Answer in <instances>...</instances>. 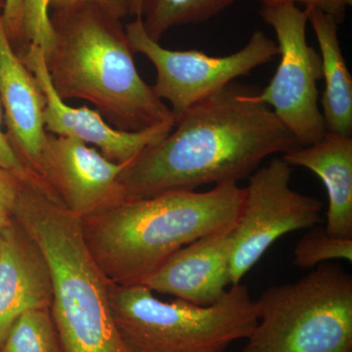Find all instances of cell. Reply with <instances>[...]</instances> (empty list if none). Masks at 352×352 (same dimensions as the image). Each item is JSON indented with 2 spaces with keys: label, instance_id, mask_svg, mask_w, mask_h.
Here are the masks:
<instances>
[{
  "label": "cell",
  "instance_id": "6da1fadb",
  "mask_svg": "<svg viewBox=\"0 0 352 352\" xmlns=\"http://www.w3.org/2000/svg\"><path fill=\"white\" fill-rule=\"evenodd\" d=\"M258 90L235 80L190 107L163 140L120 173L126 200L238 184L266 157L300 147L273 111L256 100Z\"/></svg>",
  "mask_w": 352,
  "mask_h": 352
},
{
  "label": "cell",
  "instance_id": "7a4b0ae2",
  "mask_svg": "<svg viewBox=\"0 0 352 352\" xmlns=\"http://www.w3.org/2000/svg\"><path fill=\"white\" fill-rule=\"evenodd\" d=\"M50 22L54 41L44 59L60 98L88 102L122 131L175 124L170 109L139 74L115 9L85 2L52 10Z\"/></svg>",
  "mask_w": 352,
  "mask_h": 352
},
{
  "label": "cell",
  "instance_id": "3957f363",
  "mask_svg": "<svg viewBox=\"0 0 352 352\" xmlns=\"http://www.w3.org/2000/svg\"><path fill=\"white\" fill-rule=\"evenodd\" d=\"M245 198V188L226 183L205 192L175 190L126 200L82 219L83 239L110 283L142 285L178 250L232 230Z\"/></svg>",
  "mask_w": 352,
  "mask_h": 352
},
{
  "label": "cell",
  "instance_id": "277c9868",
  "mask_svg": "<svg viewBox=\"0 0 352 352\" xmlns=\"http://www.w3.org/2000/svg\"><path fill=\"white\" fill-rule=\"evenodd\" d=\"M14 219L50 265L51 312L67 352H131L118 332L109 302L110 281L83 239L82 219L36 182L21 191Z\"/></svg>",
  "mask_w": 352,
  "mask_h": 352
},
{
  "label": "cell",
  "instance_id": "5b68a950",
  "mask_svg": "<svg viewBox=\"0 0 352 352\" xmlns=\"http://www.w3.org/2000/svg\"><path fill=\"white\" fill-rule=\"evenodd\" d=\"M109 302L131 352H224L236 340L248 339L258 320L256 300L241 284L210 307L164 302L144 285L110 283Z\"/></svg>",
  "mask_w": 352,
  "mask_h": 352
},
{
  "label": "cell",
  "instance_id": "8992f818",
  "mask_svg": "<svg viewBox=\"0 0 352 352\" xmlns=\"http://www.w3.org/2000/svg\"><path fill=\"white\" fill-rule=\"evenodd\" d=\"M256 305L243 352H352V277L339 264L271 287Z\"/></svg>",
  "mask_w": 352,
  "mask_h": 352
},
{
  "label": "cell",
  "instance_id": "52a82bcc",
  "mask_svg": "<svg viewBox=\"0 0 352 352\" xmlns=\"http://www.w3.org/2000/svg\"><path fill=\"white\" fill-rule=\"evenodd\" d=\"M259 15L274 30L281 59L272 80L254 98L273 111L300 146L314 144L327 129L318 107L321 56L308 45L305 34L308 10L282 4L263 6Z\"/></svg>",
  "mask_w": 352,
  "mask_h": 352
},
{
  "label": "cell",
  "instance_id": "ba28073f",
  "mask_svg": "<svg viewBox=\"0 0 352 352\" xmlns=\"http://www.w3.org/2000/svg\"><path fill=\"white\" fill-rule=\"evenodd\" d=\"M126 32L133 52L144 55L156 69L153 89L170 104L175 122L199 101L279 55L277 43L261 31L254 32L242 50L220 57L164 48L146 34L141 18L127 24Z\"/></svg>",
  "mask_w": 352,
  "mask_h": 352
},
{
  "label": "cell",
  "instance_id": "9c48e42d",
  "mask_svg": "<svg viewBox=\"0 0 352 352\" xmlns=\"http://www.w3.org/2000/svg\"><path fill=\"white\" fill-rule=\"evenodd\" d=\"M292 175L293 166L274 157L249 176L244 208L230 232L231 284H240L282 236L320 223L321 201L292 189Z\"/></svg>",
  "mask_w": 352,
  "mask_h": 352
},
{
  "label": "cell",
  "instance_id": "30bf717a",
  "mask_svg": "<svg viewBox=\"0 0 352 352\" xmlns=\"http://www.w3.org/2000/svg\"><path fill=\"white\" fill-rule=\"evenodd\" d=\"M117 164L76 139L48 133L45 185L80 219L100 214L126 200Z\"/></svg>",
  "mask_w": 352,
  "mask_h": 352
},
{
  "label": "cell",
  "instance_id": "8fae6325",
  "mask_svg": "<svg viewBox=\"0 0 352 352\" xmlns=\"http://www.w3.org/2000/svg\"><path fill=\"white\" fill-rule=\"evenodd\" d=\"M18 55L36 76L43 91L45 100L44 124L48 133L94 145L113 163L126 164L150 146L163 140L175 126V124H164L138 132L113 129L97 111L87 106L72 107L60 98L51 85L41 47L29 44Z\"/></svg>",
  "mask_w": 352,
  "mask_h": 352
},
{
  "label": "cell",
  "instance_id": "7c38bea8",
  "mask_svg": "<svg viewBox=\"0 0 352 352\" xmlns=\"http://www.w3.org/2000/svg\"><path fill=\"white\" fill-rule=\"evenodd\" d=\"M3 8L4 0H0V105L6 135L25 170L46 188L45 100L36 76L9 41L2 17Z\"/></svg>",
  "mask_w": 352,
  "mask_h": 352
},
{
  "label": "cell",
  "instance_id": "4fadbf2b",
  "mask_svg": "<svg viewBox=\"0 0 352 352\" xmlns=\"http://www.w3.org/2000/svg\"><path fill=\"white\" fill-rule=\"evenodd\" d=\"M230 232L210 234L185 245L142 285L198 307L214 305L232 286Z\"/></svg>",
  "mask_w": 352,
  "mask_h": 352
},
{
  "label": "cell",
  "instance_id": "5bb4252c",
  "mask_svg": "<svg viewBox=\"0 0 352 352\" xmlns=\"http://www.w3.org/2000/svg\"><path fill=\"white\" fill-rule=\"evenodd\" d=\"M52 277L38 244L14 219L0 243V347L14 322L32 309L51 308Z\"/></svg>",
  "mask_w": 352,
  "mask_h": 352
},
{
  "label": "cell",
  "instance_id": "9a60e30c",
  "mask_svg": "<svg viewBox=\"0 0 352 352\" xmlns=\"http://www.w3.org/2000/svg\"><path fill=\"white\" fill-rule=\"evenodd\" d=\"M281 157L320 178L329 199L326 231L352 239V138L327 131L318 142L300 146Z\"/></svg>",
  "mask_w": 352,
  "mask_h": 352
},
{
  "label": "cell",
  "instance_id": "2e32d148",
  "mask_svg": "<svg viewBox=\"0 0 352 352\" xmlns=\"http://www.w3.org/2000/svg\"><path fill=\"white\" fill-rule=\"evenodd\" d=\"M308 10V22L311 25L322 60L325 90L322 95L324 122L328 132L351 138L352 78L342 55L338 23L318 9Z\"/></svg>",
  "mask_w": 352,
  "mask_h": 352
},
{
  "label": "cell",
  "instance_id": "e0dca14e",
  "mask_svg": "<svg viewBox=\"0 0 352 352\" xmlns=\"http://www.w3.org/2000/svg\"><path fill=\"white\" fill-rule=\"evenodd\" d=\"M236 0H143L141 21L146 34L160 43L173 27L212 19Z\"/></svg>",
  "mask_w": 352,
  "mask_h": 352
},
{
  "label": "cell",
  "instance_id": "ac0fdd59",
  "mask_svg": "<svg viewBox=\"0 0 352 352\" xmlns=\"http://www.w3.org/2000/svg\"><path fill=\"white\" fill-rule=\"evenodd\" d=\"M0 352H67L51 308L21 315L7 333Z\"/></svg>",
  "mask_w": 352,
  "mask_h": 352
},
{
  "label": "cell",
  "instance_id": "d6986e66",
  "mask_svg": "<svg viewBox=\"0 0 352 352\" xmlns=\"http://www.w3.org/2000/svg\"><path fill=\"white\" fill-rule=\"evenodd\" d=\"M336 259L351 263L352 239L331 235L325 227L309 228L294 249V263L302 270H310Z\"/></svg>",
  "mask_w": 352,
  "mask_h": 352
},
{
  "label": "cell",
  "instance_id": "ffe728a7",
  "mask_svg": "<svg viewBox=\"0 0 352 352\" xmlns=\"http://www.w3.org/2000/svg\"><path fill=\"white\" fill-rule=\"evenodd\" d=\"M50 0H24L22 11L23 36L25 48L38 46L47 53L54 41L50 22Z\"/></svg>",
  "mask_w": 352,
  "mask_h": 352
},
{
  "label": "cell",
  "instance_id": "44dd1931",
  "mask_svg": "<svg viewBox=\"0 0 352 352\" xmlns=\"http://www.w3.org/2000/svg\"><path fill=\"white\" fill-rule=\"evenodd\" d=\"M25 180L17 173L0 166V228L11 223Z\"/></svg>",
  "mask_w": 352,
  "mask_h": 352
},
{
  "label": "cell",
  "instance_id": "7402d4cb",
  "mask_svg": "<svg viewBox=\"0 0 352 352\" xmlns=\"http://www.w3.org/2000/svg\"><path fill=\"white\" fill-rule=\"evenodd\" d=\"M24 0H4L3 25L11 45L17 54L25 50L22 29V11Z\"/></svg>",
  "mask_w": 352,
  "mask_h": 352
},
{
  "label": "cell",
  "instance_id": "603a6c76",
  "mask_svg": "<svg viewBox=\"0 0 352 352\" xmlns=\"http://www.w3.org/2000/svg\"><path fill=\"white\" fill-rule=\"evenodd\" d=\"M263 6H277L282 4H305L307 8H315L328 14L338 24L342 23L346 17V10L352 6V0H256Z\"/></svg>",
  "mask_w": 352,
  "mask_h": 352
},
{
  "label": "cell",
  "instance_id": "cb8c5ba5",
  "mask_svg": "<svg viewBox=\"0 0 352 352\" xmlns=\"http://www.w3.org/2000/svg\"><path fill=\"white\" fill-rule=\"evenodd\" d=\"M3 112H2L1 105H0V166L6 168V170L14 171L21 177L24 178L25 182H36L41 184L36 179H34V177L30 175L29 171L25 170V166L18 159L17 155L15 154L10 143H9L6 132L3 131Z\"/></svg>",
  "mask_w": 352,
  "mask_h": 352
},
{
  "label": "cell",
  "instance_id": "d4e9b609",
  "mask_svg": "<svg viewBox=\"0 0 352 352\" xmlns=\"http://www.w3.org/2000/svg\"><path fill=\"white\" fill-rule=\"evenodd\" d=\"M143 0H113L116 11L120 18L141 17Z\"/></svg>",
  "mask_w": 352,
  "mask_h": 352
},
{
  "label": "cell",
  "instance_id": "484cf974",
  "mask_svg": "<svg viewBox=\"0 0 352 352\" xmlns=\"http://www.w3.org/2000/svg\"><path fill=\"white\" fill-rule=\"evenodd\" d=\"M85 2H98V3L115 9L113 0H50V8L51 10H60V9L67 8V7L76 6V4L85 3Z\"/></svg>",
  "mask_w": 352,
  "mask_h": 352
},
{
  "label": "cell",
  "instance_id": "4316f807",
  "mask_svg": "<svg viewBox=\"0 0 352 352\" xmlns=\"http://www.w3.org/2000/svg\"><path fill=\"white\" fill-rule=\"evenodd\" d=\"M1 234H2V229L0 228V243H1Z\"/></svg>",
  "mask_w": 352,
  "mask_h": 352
}]
</instances>
